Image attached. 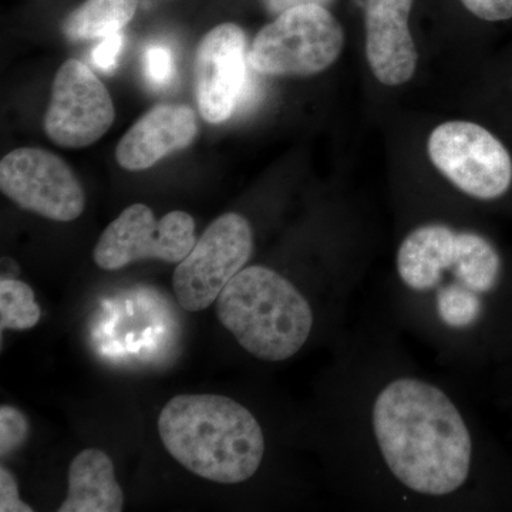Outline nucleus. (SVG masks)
Wrapping results in <instances>:
<instances>
[{
	"instance_id": "nucleus-4",
	"label": "nucleus",
	"mask_w": 512,
	"mask_h": 512,
	"mask_svg": "<svg viewBox=\"0 0 512 512\" xmlns=\"http://www.w3.org/2000/svg\"><path fill=\"white\" fill-rule=\"evenodd\" d=\"M217 316L241 348L265 362L291 359L308 342L311 303L284 275L254 265L242 269L217 299Z\"/></svg>"
},
{
	"instance_id": "nucleus-18",
	"label": "nucleus",
	"mask_w": 512,
	"mask_h": 512,
	"mask_svg": "<svg viewBox=\"0 0 512 512\" xmlns=\"http://www.w3.org/2000/svg\"><path fill=\"white\" fill-rule=\"evenodd\" d=\"M144 72L154 86H165L174 73L173 55L164 46H150L144 53Z\"/></svg>"
},
{
	"instance_id": "nucleus-7",
	"label": "nucleus",
	"mask_w": 512,
	"mask_h": 512,
	"mask_svg": "<svg viewBox=\"0 0 512 512\" xmlns=\"http://www.w3.org/2000/svg\"><path fill=\"white\" fill-rule=\"evenodd\" d=\"M254 251V231L247 218L227 212L211 222L190 254L175 268L173 288L181 308L205 311L225 286L245 268Z\"/></svg>"
},
{
	"instance_id": "nucleus-13",
	"label": "nucleus",
	"mask_w": 512,
	"mask_h": 512,
	"mask_svg": "<svg viewBox=\"0 0 512 512\" xmlns=\"http://www.w3.org/2000/svg\"><path fill=\"white\" fill-rule=\"evenodd\" d=\"M198 134L197 116L184 104H158L124 134L116 160L128 171L153 167L174 151L191 146Z\"/></svg>"
},
{
	"instance_id": "nucleus-10",
	"label": "nucleus",
	"mask_w": 512,
	"mask_h": 512,
	"mask_svg": "<svg viewBox=\"0 0 512 512\" xmlns=\"http://www.w3.org/2000/svg\"><path fill=\"white\" fill-rule=\"evenodd\" d=\"M114 119L113 100L99 77L80 60H66L53 80L43 119L47 137L59 147H89L110 130Z\"/></svg>"
},
{
	"instance_id": "nucleus-14",
	"label": "nucleus",
	"mask_w": 512,
	"mask_h": 512,
	"mask_svg": "<svg viewBox=\"0 0 512 512\" xmlns=\"http://www.w3.org/2000/svg\"><path fill=\"white\" fill-rule=\"evenodd\" d=\"M124 493L111 458L99 448H87L73 458L69 491L59 512H120Z\"/></svg>"
},
{
	"instance_id": "nucleus-16",
	"label": "nucleus",
	"mask_w": 512,
	"mask_h": 512,
	"mask_svg": "<svg viewBox=\"0 0 512 512\" xmlns=\"http://www.w3.org/2000/svg\"><path fill=\"white\" fill-rule=\"evenodd\" d=\"M42 311L35 292L19 279L0 281V325L2 330H28L39 323Z\"/></svg>"
},
{
	"instance_id": "nucleus-6",
	"label": "nucleus",
	"mask_w": 512,
	"mask_h": 512,
	"mask_svg": "<svg viewBox=\"0 0 512 512\" xmlns=\"http://www.w3.org/2000/svg\"><path fill=\"white\" fill-rule=\"evenodd\" d=\"M434 167L468 197L494 201L510 191L512 157L500 138L471 121H447L427 143Z\"/></svg>"
},
{
	"instance_id": "nucleus-1",
	"label": "nucleus",
	"mask_w": 512,
	"mask_h": 512,
	"mask_svg": "<svg viewBox=\"0 0 512 512\" xmlns=\"http://www.w3.org/2000/svg\"><path fill=\"white\" fill-rule=\"evenodd\" d=\"M373 439L387 471L410 493L447 497L467 484L474 444L463 413L436 384L399 376L373 399Z\"/></svg>"
},
{
	"instance_id": "nucleus-9",
	"label": "nucleus",
	"mask_w": 512,
	"mask_h": 512,
	"mask_svg": "<svg viewBox=\"0 0 512 512\" xmlns=\"http://www.w3.org/2000/svg\"><path fill=\"white\" fill-rule=\"evenodd\" d=\"M0 190L22 210L47 220H77L86 194L72 168L43 148H18L0 163Z\"/></svg>"
},
{
	"instance_id": "nucleus-22",
	"label": "nucleus",
	"mask_w": 512,
	"mask_h": 512,
	"mask_svg": "<svg viewBox=\"0 0 512 512\" xmlns=\"http://www.w3.org/2000/svg\"><path fill=\"white\" fill-rule=\"evenodd\" d=\"M262 5L266 12L271 13V15L278 16L281 13L286 12V10L298 8V6L303 5H320L326 6L329 3H332L333 0H261Z\"/></svg>"
},
{
	"instance_id": "nucleus-8",
	"label": "nucleus",
	"mask_w": 512,
	"mask_h": 512,
	"mask_svg": "<svg viewBox=\"0 0 512 512\" xmlns=\"http://www.w3.org/2000/svg\"><path fill=\"white\" fill-rule=\"evenodd\" d=\"M195 242V221L187 212L171 211L157 220L150 207L134 204L104 229L93 259L104 271H119L144 259L180 264Z\"/></svg>"
},
{
	"instance_id": "nucleus-2",
	"label": "nucleus",
	"mask_w": 512,
	"mask_h": 512,
	"mask_svg": "<svg viewBox=\"0 0 512 512\" xmlns=\"http://www.w3.org/2000/svg\"><path fill=\"white\" fill-rule=\"evenodd\" d=\"M501 268L493 242L444 224L413 229L396 255L404 291L450 336H466L481 322L485 296L500 284Z\"/></svg>"
},
{
	"instance_id": "nucleus-5",
	"label": "nucleus",
	"mask_w": 512,
	"mask_h": 512,
	"mask_svg": "<svg viewBox=\"0 0 512 512\" xmlns=\"http://www.w3.org/2000/svg\"><path fill=\"white\" fill-rule=\"evenodd\" d=\"M345 32L326 6L286 10L259 30L249 52L255 72L274 77H312L336 63Z\"/></svg>"
},
{
	"instance_id": "nucleus-21",
	"label": "nucleus",
	"mask_w": 512,
	"mask_h": 512,
	"mask_svg": "<svg viewBox=\"0 0 512 512\" xmlns=\"http://www.w3.org/2000/svg\"><path fill=\"white\" fill-rule=\"evenodd\" d=\"M123 43L124 39L121 33H114V35L101 39V42L93 52L94 64L106 73L116 70L121 49H123Z\"/></svg>"
},
{
	"instance_id": "nucleus-12",
	"label": "nucleus",
	"mask_w": 512,
	"mask_h": 512,
	"mask_svg": "<svg viewBox=\"0 0 512 512\" xmlns=\"http://www.w3.org/2000/svg\"><path fill=\"white\" fill-rule=\"evenodd\" d=\"M414 0H366V57L372 73L384 86L412 79L417 50L409 29Z\"/></svg>"
},
{
	"instance_id": "nucleus-20",
	"label": "nucleus",
	"mask_w": 512,
	"mask_h": 512,
	"mask_svg": "<svg viewBox=\"0 0 512 512\" xmlns=\"http://www.w3.org/2000/svg\"><path fill=\"white\" fill-rule=\"evenodd\" d=\"M0 511L33 512L29 504L20 500L16 478L5 467L0 468Z\"/></svg>"
},
{
	"instance_id": "nucleus-3",
	"label": "nucleus",
	"mask_w": 512,
	"mask_h": 512,
	"mask_svg": "<svg viewBox=\"0 0 512 512\" xmlns=\"http://www.w3.org/2000/svg\"><path fill=\"white\" fill-rule=\"evenodd\" d=\"M165 450L195 476L220 484L254 477L265 456V436L254 414L220 394H180L161 410Z\"/></svg>"
},
{
	"instance_id": "nucleus-15",
	"label": "nucleus",
	"mask_w": 512,
	"mask_h": 512,
	"mask_svg": "<svg viewBox=\"0 0 512 512\" xmlns=\"http://www.w3.org/2000/svg\"><path fill=\"white\" fill-rule=\"evenodd\" d=\"M137 8L138 0H86L63 20V35L72 42L104 39L126 28Z\"/></svg>"
},
{
	"instance_id": "nucleus-11",
	"label": "nucleus",
	"mask_w": 512,
	"mask_h": 512,
	"mask_svg": "<svg viewBox=\"0 0 512 512\" xmlns=\"http://www.w3.org/2000/svg\"><path fill=\"white\" fill-rule=\"evenodd\" d=\"M247 39L235 23L215 26L195 53V99L202 119L227 121L237 109L247 83Z\"/></svg>"
},
{
	"instance_id": "nucleus-17",
	"label": "nucleus",
	"mask_w": 512,
	"mask_h": 512,
	"mask_svg": "<svg viewBox=\"0 0 512 512\" xmlns=\"http://www.w3.org/2000/svg\"><path fill=\"white\" fill-rule=\"evenodd\" d=\"M29 421L25 414L12 406L0 409V454L2 458L19 450L29 439Z\"/></svg>"
},
{
	"instance_id": "nucleus-19",
	"label": "nucleus",
	"mask_w": 512,
	"mask_h": 512,
	"mask_svg": "<svg viewBox=\"0 0 512 512\" xmlns=\"http://www.w3.org/2000/svg\"><path fill=\"white\" fill-rule=\"evenodd\" d=\"M468 12L485 22L512 19V0H460Z\"/></svg>"
}]
</instances>
